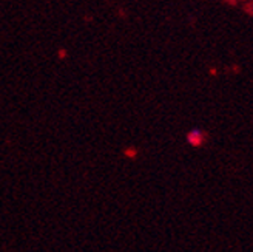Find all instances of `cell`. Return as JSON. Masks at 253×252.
Listing matches in <instances>:
<instances>
[{
    "instance_id": "obj_1",
    "label": "cell",
    "mask_w": 253,
    "mask_h": 252,
    "mask_svg": "<svg viewBox=\"0 0 253 252\" xmlns=\"http://www.w3.org/2000/svg\"><path fill=\"white\" fill-rule=\"evenodd\" d=\"M204 140H206V136L201 130H193V132H190V135H188V141L192 143L193 146H201L202 143H204Z\"/></svg>"
}]
</instances>
